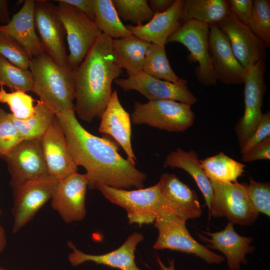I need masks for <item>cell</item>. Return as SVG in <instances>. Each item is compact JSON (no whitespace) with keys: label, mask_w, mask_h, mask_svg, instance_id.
I'll use <instances>...</instances> for the list:
<instances>
[{"label":"cell","mask_w":270,"mask_h":270,"mask_svg":"<svg viewBox=\"0 0 270 270\" xmlns=\"http://www.w3.org/2000/svg\"><path fill=\"white\" fill-rule=\"evenodd\" d=\"M55 116L75 163L86 170L90 189L100 184L124 190L143 188L146 174L122 158L113 143L88 132L74 110Z\"/></svg>","instance_id":"1"},{"label":"cell","mask_w":270,"mask_h":270,"mask_svg":"<svg viewBox=\"0 0 270 270\" xmlns=\"http://www.w3.org/2000/svg\"><path fill=\"white\" fill-rule=\"evenodd\" d=\"M112 38L102 34L76 68L74 110L82 120L100 118L110 100L112 82L121 74L112 51Z\"/></svg>","instance_id":"2"},{"label":"cell","mask_w":270,"mask_h":270,"mask_svg":"<svg viewBox=\"0 0 270 270\" xmlns=\"http://www.w3.org/2000/svg\"><path fill=\"white\" fill-rule=\"evenodd\" d=\"M33 78L32 92L55 114L74 110V71L56 62L46 52L32 58L29 65Z\"/></svg>","instance_id":"3"},{"label":"cell","mask_w":270,"mask_h":270,"mask_svg":"<svg viewBox=\"0 0 270 270\" xmlns=\"http://www.w3.org/2000/svg\"><path fill=\"white\" fill-rule=\"evenodd\" d=\"M154 226L158 235L154 244L156 250L169 249L192 254L208 264H220L225 258L200 244L190 234L184 222L174 214L161 210L156 214Z\"/></svg>","instance_id":"4"},{"label":"cell","mask_w":270,"mask_h":270,"mask_svg":"<svg viewBox=\"0 0 270 270\" xmlns=\"http://www.w3.org/2000/svg\"><path fill=\"white\" fill-rule=\"evenodd\" d=\"M191 106L172 100L136 102L131 120L135 124H147L170 132H184L194 123L195 115Z\"/></svg>","instance_id":"5"},{"label":"cell","mask_w":270,"mask_h":270,"mask_svg":"<svg viewBox=\"0 0 270 270\" xmlns=\"http://www.w3.org/2000/svg\"><path fill=\"white\" fill-rule=\"evenodd\" d=\"M56 1L70 51L68 64L74 70L84 60L102 33L94 21L82 12L61 0Z\"/></svg>","instance_id":"6"},{"label":"cell","mask_w":270,"mask_h":270,"mask_svg":"<svg viewBox=\"0 0 270 270\" xmlns=\"http://www.w3.org/2000/svg\"><path fill=\"white\" fill-rule=\"evenodd\" d=\"M96 189L108 201L124 208L130 224H152L162 210L159 182L152 186L135 190L116 188L103 184L98 185Z\"/></svg>","instance_id":"7"},{"label":"cell","mask_w":270,"mask_h":270,"mask_svg":"<svg viewBox=\"0 0 270 270\" xmlns=\"http://www.w3.org/2000/svg\"><path fill=\"white\" fill-rule=\"evenodd\" d=\"M209 32L208 24L190 20L168 38L166 44L176 42L185 46L190 52L188 60L198 64L194 68L198 81L204 86H215L217 80L209 52Z\"/></svg>","instance_id":"8"},{"label":"cell","mask_w":270,"mask_h":270,"mask_svg":"<svg viewBox=\"0 0 270 270\" xmlns=\"http://www.w3.org/2000/svg\"><path fill=\"white\" fill-rule=\"evenodd\" d=\"M264 61L259 62L246 70L244 81V111L235 126L242 149L259 124L264 114L262 110L266 90Z\"/></svg>","instance_id":"9"},{"label":"cell","mask_w":270,"mask_h":270,"mask_svg":"<svg viewBox=\"0 0 270 270\" xmlns=\"http://www.w3.org/2000/svg\"><path fill=\"white\" fill-rule=\"evenodd\" d=\"M2 158L6 162L10 174L12 188L29 181L52 178L40 140H22Z\"/></svg>","instance_id":"10"},{"label":"cell","mask_w":270,"mask_h":270,"mask_svg":"<svg viewBox=\"0 0 270 270\" xmlns=\"http://www.w3.org/2000/svg\"><path fill=\"white\" fill-rule=\"evenodd\" d=\"M34 20L45 52L58 64L68 66L64 42L66 31L57 6L49 0H35Z\"/></svg>","instance_id":"11"},{"label":"cell","mask_w":270,"mask_h":270,"mask_svg":"<svg viewBox=\"0 0 270 270\" xmlns=\"http://www.w3.org/2000/svg\"><path fill=\"white\" fill-rule=\"evenodd\" d=\"M210 182L214 193V218L226 217L232 224L242 226H249L255 222L260 214L249 200L247 183Z\"/></svg>","instance_id":"12"},{"label":"cell","mask_w":270,"mask_h":270,"mask_svg":"<svg viewBox=\"0 0 270 270\" xmlns=\"http://www.w3.org/2000/svg\"><path fill=\"white\" fill-rule=\"evenodd\" d=\"M58 182V180L50 178L29 181L12 188L14 234L24 226L44 204L51 200Z\"/></svg>","instance_id":"13"},{"label":"cell","mask_w":270,"mask_h":270,"mask_svg":"<svg viewBox=\"0 0 270 270\" xmlns=\"http://www.w3.org/2000/svg\"><path fill=\"white\" fill-rule=\"evenodd\" d=\"M114 81L123 90H136L148 100H172L190 106L197 102V98L188 88L187 80L182 78L176 82H172L156 78L142 71Z\"/></svg>","instance_id":"14"},{"label":"cell","mask_w":270,"mask_h":270,"mask_svg":"<svg viewBox=\"0 0 270 270\" xmlns=\"http://www.w3.org/2000/svg\"><path fill=\"white\" fill-rule=\"evenodd\" d=\"M216 24L226 36L236 58L246 70L264 61L266 46L264 42L232 14L230 12Z\"/></svg>","instance_id":"15"},{"label":"cell","mask_w":270,"mask_h":270,"mask_svg":"<svg viewBox=\"0 0 270 270\" xmlns=\"http://www.w3.org/2000/svg\"><path fill=\"white\" fill-rule=\"evenodd\" d=\"M88 183L86 174L77 172L58 180L51 198V206L66 223L84 219L86 215L85 201Z\"/></svg>","instance_id":"16"},{"label":"cell","mask_w":270,"mask_h":270,"mask_svg":"<svg viewBox=\"0 0 270 270\" xmlns=\"http://www.w3.org/2000/svg\"><path fill=\"white\" fill-rule=\"evenodd\" d=\"M160 185L162 210L186 222L201 216L202 210L196 192L172 174H162Z\"/></svg>","instance_id":"17"},{"label":"cell","mask_w":270,"mask_h":270,"mask_svg":"<svg viewBox=\"0 0 270 270\" xmlns=\"http://www.w3.org/2000/svg\"><path fill=\"white\" fill-rule=\"evenodd\" d=\"M208 26L209 52L216 80L226 84H244L246 70L236 58L226 36L216 24Z\"/></svg>","instance_id":"18"},{"label":"cell","mask_w":270,"mask_h":270,"mask_svg":"<svg viewBox=\"0 0 270 270\" xmlns=\"http://www.w3.org/2000/svg\"><path fill=\"white\" fill-rule=\"evenodd\" d=\"M41 146L52 178L60 180L77 172L75 163L56 116L50 128L40 139Z\"/></svg>","instance_id":"19"},{"label":"cell","mask_w":270,"mask_h":270,"mask_svg":"<svg viewBox=\"0 0 270 270\" xmlns=\"http://www.w3.org/2000/svg\"><path fill=\"white\" fill-rule=\"evenodd\" d=\"M202 232L210 238L199 234L200 238L208 243V248L219 250L224 254L230 270H240L242 264H247L246 255L253 252L256 249L251 245L252 238L239 234L234 230V224L230 222L222 230Z\"/></svg>","instance_id":"20"},{"label":"cell","mask_w":270,"mask_h":270,"mask_svg":"<svg viewBox=\"0 0 270 270\" xmlns=\"http://www.w3.org/2000/svg\"><path fill=\"white\" fill-rule=\"evenodd\" d=\"M144 240V236L138 232L130 235L116 250L108 253L94 255L86 254L78 250L71 241L68 246L72 250L68 259L72 266H76L86 262L104 264L120 270H142L136 264L134 252L137 245Z\"/></svg>","instance_id":"21"},{"label":"cell","mask_w":270,"mask_h":270,"mask_svg":"<svg viewBox=\"0 0 270 270\" xmlns=\"http://www.w3.org/2000/svg\"><path fill=\"white\" fill-rule=\"evenodd\" d=\"M100 118L98 132L112 136L124 150L127 158L136 165V158L131 142L130 116L120 104L116 90L112 92Z\"/></svg>","instance_id":"22"},{"label":"cell","mask_w":270,"mask_h":270,"mask_svg":"<svg viewBox=\"0 0 270 270\" xmlns=\"http://www.w3.org/2000/svg\"><path fill=\"white\" fill-rule=\"evenodd\" d=\"M184 0H174L165 12L154 14L143 24L128 25L127 28L136 37L148 42L164 46L168 38L182 25L180 20Z\"/></svg>","instance_id":"23"},{"label":"cell","mask_w":270,"mask_h":270,"mask_svg":"<svg viewBox=\"0 0 270 270\" xmlns=\"http://www.w3.org/2000/svg\"><path fill=\"white\" fill-rule=\"evenodd\" d=\"M35 0H24L22 8L6 25H0V31L16 40L34 58L45 52L37 34L34 20Z\"/></svg>","instance_id":"24"},{"label":"cell","mask_w":270,"mask_h":270,"mask_svg":"<svg viewBox=\"0 0 270 270\" xmlns=\"http://www.w3.org/2000/svg\"><path fill=\"white\" fill-rule=\"evenodd\" d=\"M164 166V167L181 168L190 174L204 198L209 216L214 218L215 204L213 188L210 180L200 166L197 153L192 150L186 151L178 148L167 155Z\"/></svg>","instance_id":"25"},{"label":"cell","mask_w":270,"mask_h":270,"mask_svg":"<svg viewBox=\"0 0 270 270\" xmlns=\"http://www.w3.org/2000/svg\"><path fill=\"white\" fill-rule=\"evenodd\" d=\"M150 44L134 36L112 39V51L116 64L126 70L128 76L142 72Z\"/></svg>","instance_id":"26"},{"label":"cell","mask_w":270,"mask_h":270,"mask_svg":"<svg viewBox=\"0 0 270 270\" xmlns=\"http://www.w3.org/2000/svg\"><path fill=\"white\" fill-rule=\"evenodd\" d=\"M230 12L226 0H184L180 20L182 24L195 20L208 24H216Z\"/></svg>","instance_id":"27"},{"label":"cell","mask_w":270,"mask_h":270,"mask_svg":"<svg viewBox=\"0 0 270 270\" xmlns=\"http://www.w3.org/2000/svg\"><path fill=\"white\" fill-rule=\"evenodd\" d=\"M200 162L210 181L223 184L238 182V178L245 172L246 166L222 152L200 160Z\"/></svg>","instance_id":"28"},{"label":"cell","mask_w":270,"mask_h":270,"mask_svg":"<svg viewBox=\"0 0 270 270\" xmlns=\"http://www.w3.org/2000/svg\"><path fill=\"white\" fill-rule=\"evenodd\" d=\"M94 13V22L104 34L112 39L134 35L120 18L112 0H92Z\"/></svg>","instance_id":"29"},{"label":"cell","mask_w":270,"mask_h":270,"mask_svg":"<svg viewBox=\"0 0 270 270\" xmlns=\"http://www.w3.org/2000/svg\"><path fill=\"white\" fill-rule=\"evenodd\" d=\"M12 122L23 140H40L48 130L55 118L54 112L40 100L34 106L32 116L19 120L12 114Z\"/></svg>","instance_id":"30"},{"label":"cell","mask_w":270,"mask_h":270,"mask_svg":"<svg viewBox=\"0 0 270 270\" xmlns=\"http://www.w3.org/2000/svg\"><path fill=\"white\" fill-rule=\"evenodd\" d=\"M142 71L156 78L172 82H176L181 78L171 68L164 46L153 44L146 52Z\"/></svg>","instance_id":"31"},{"label":"cell","mask_w":270,"mask_h":270,"mask_svg":"<svg viewBox=\"0 0 270 270\" xmlns=\"http://www.w3.org/2000/svg\"><path fill=\"white\" fill-rule=\"evenodd\" d=\"M32 76L28 70L20 68L0 55V86H6L12 92L32 91Z\"/></svg>","instance_id":"32"},{"label":"cell","mask_w":270,"mask_h":270,"mask_svg":"<svg viewBox=\"0 0 270 270\" xmlns=\"http://www.w3.org/2000/svg\"><path fill=\"white\" fill-rule=\"evenodd\" d=\"M120 18L136 25L150 21L154 16L146 0H112Z\"/></svg>","instance_id":"33"},{"label":"cell","mask_w":270,"mask_h":270,"mask_svg":"<svg viewBox=\"0 0 270 270\" xmlns=\"http://www.w3.org/2000/svg\"><path fill=\"white\" fill-rule=\"evenodd\" d=\"M248 26L265 44L270 46V1L254 0Z\"/></svg>","instance_id":"34"},{"label":"cell","mask_w":270,"mask_h":270,"mask_svg":"<svg viewBox=\"0 0 270 270\" xmlns=\"http://www.w3.org/2000/svg\"><path fill=\"white\" fill-rule=\"evenodd\" d=\"M34 102L32 96L26 92L17 90L8 92L0 86V103L6 104L12 116L18 120H26L32 116L34 110Z\"/></svg>","instance_id":"35"},{"label":"cell","mask_w":270,"mask_h":270,"mask_svg":"<svg viewBox=\"0 0 270 270\" xmlns=\"http://www.w3.org/2000/svg\"><path fill=\"white\" fill-rule=\"evenodd\" d=\"M0 55L14 66L28 70L31 57L14 38L0 31Z\"/></svg>","instance_id":"36"},{"label":"cell","mask_w":270,"mask_h":270,"mask_svg":"<svg viewBox=\"0 0 270 270\" xmlns=\"http://www.w3.org/2000/svg\"><path fill=\"white\" fill-rule=\"evenodd\" d=\"M23 140L15 126L11 114L0 108V156L12 151Z\"/></svg>","instance_id":"37"},{"label":"cell","mask_w":270,"mask_h":270,"mask_svg":"<svg viewBox=\"0 0 270 270\" xmlns=\"http://www.w3.org/2000/svg\"><path fill=\"white\" fill-rule=\"evenodd\" d=\"M246 192L249 200L256 210L270 217V184L269 182H256L250 179L246 185Z\"/></svg>","instance_id":"38"},{"label":"cell","mask_w":270,"mask_h":270,"mask_svg":"<svg viewBox=\"0 0 270 270\" xmlns=\"http://www.w3.org/2000/svg\"><path fill=\"white\" fill-rule=\"evenodd\" d=\"M268 136H270V112L267 111L264 114L262 120L252 136L240 149V153L242 154H246L256 144Z\"/></svg>","instance_id":"39"},{"label":"cell","mask_w":270,"mask_h":270,"mask_svg":"<svg viewBox=\"0 0 270 270\" xmlns=\"http://www.w3.org/2000/svg\"><path fill=\"white\" fill-rule=\"evenodd\" d=\"M230 12L240 22L248 24L253 8L252 0H226Z\"/></svg>","instance_id":"40"},{"label":"cell","mask_w":270,"mask_h":270,"mask_svg":"<svg viewBox=\"0 0 270 270\" xmlns=\"http://www.w3.org/2000/svg\"><path fill=\"white\" fill-rule=\"evenodd\" d=\"M270 159V136L256 144L246 154H242L244 162Z\"/></svg>","instance_id":"41"},{"label":"cell","mask_w":270,"mask_h":270,"mask_svg":"<svg viewBox=\"0 0 270 270\" xmlns=\"http://www.w3.org/2000/svg\"><path fill=\"white\" fill-rule=\"evenodd\" d=\"M72 5L86 14L92 20H94V13L92 0H61Z\"/></svg>","instance_id":"42"},{"label":"cell","mask_w":270,"mask_h":270,"mask_svg":"<svg viewBox=\"0 0 270 270\" xmlns=\"http://www.w3.org/2000/svg\"><path fill=\"white\" fill-rule=\"evenodd\" d=\"M174 0H150L148 4L154 14L162 13L168 9Z\"/></svg>","instance_id":"43"},{"label":"cell","mask_w":270,"mask_h":270,"mask_svg":"<svg viewBox=\"0 0 270 270\" xmlns=\"http://www.w3.org/2000/svg\"><path fill=\"white\" fill-rule=\"evenodd\" d=\"M8 0H0V23L6 25L10 20Z\"/></svg>","instance_id":"44"},{"label":"cell","mask_w":270,"mask_h":270,"mask_svg":"<svg viewBox=\"0 0 270 270\" xmlns=\"http://www.w3.org/2000/svg\"><path fill=\"white\" fill-rule=\"evenodd\" d=\"M7 244V238L6 232L2 226L0 225V254L6 248Z\"/></svg>","instance_id":"45"},{"label":"cell","mask_w":270,"mask_h":270,"mask_svg":"<svg viewBox=\"0 0 270 270\" xmlns=\"http://www.w3.org/2000/svg\"><path fill=\"white\" fill-rule=\"evenodd\" d=\"M156 262L162 270H176L175 262L173 258L168 260V266L164 264L158 256L156 257Z\"/></svg>","instance_id":"46"},{"label":"cell","mask_w":270,"mask_h":270,"mask_svg":"<svg viewBox=\"0 0 270 270\" xmlns=\"http://www.w3.org/2000/svg\"><path fill=\"white\" fill-rule=\"evenodd\" d=\"M0 270H9L6 268H4L3 267L0 266Z\"/></svg>","instance_id":"47"},{"label":"cell","mask_w":270,"mask_h":270,"mask_svg":"<svg viewBox=\"0 0 270 270\" xmlns=\"http://www.w3.org/2000/svg\"><path fill=\"white\" fill-rule=\"evenodd\" d=\"M1 213H2V210H1L0 209V214H1Z\"/></svg>","instance_id":"48"},{"label":"cell","mask_w":270,"mask_h":270,"mask_svg":"<svg viewBox=\"0 0 270 270\" xmlns=\"http://www.w3.org/2000/svg\"><path fill=\"white\" fill-rule=\"evenodd\" d=\"M0 158H1V156H0Z\"/></svg>","instance_id":"49"}]
</instances>
